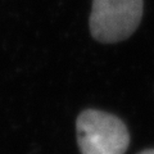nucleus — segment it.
<instances>
[{
  "label": "nucleus",
  "mask_w": 154,
  "mask_h": 154,
  "mask_svg": "<svg viewBox=\"0 0 154 154\" xmlns=\"http://www.w3.org/2000/svg\"><path fill=\"white\" fill-rule=\"evenodd\" d=\"M143 17V0H93L90 31L100 42L123 41L136 31Z\"/></svg>",
  "instance_id": "obj_2"
},
{
  "label": "nucleus",
  "mask_w": 154,
  "mask_h": 154,
  "mask_svg": "<svg viewBox=\"0 0 154 154\" xmlns=\"http://www.w3.org/2000/svg\"><path fill=\"white\" fill-rule=\"evenodd\" d=\"M139 154H154V149H146V150L140 152Z\"/></svg>",
  "instance_id": "obj_3"
},
{
  "label": "nucleus",
  "mask_w": 154,
  "mask_h": 154,
  "mask_svg": "<svg viewBox=\"0 0 154 154\" xmlns=\"http://www.w3.org/2000/svg\"><path fill=\"white\" fill-rule=\"evenodd\" d=\"M81 154H125L130 134L121 119L96 109L84 110L76 122Z\"/></svg>",
  "instance_id": "obj_1"
}]
</instances>
